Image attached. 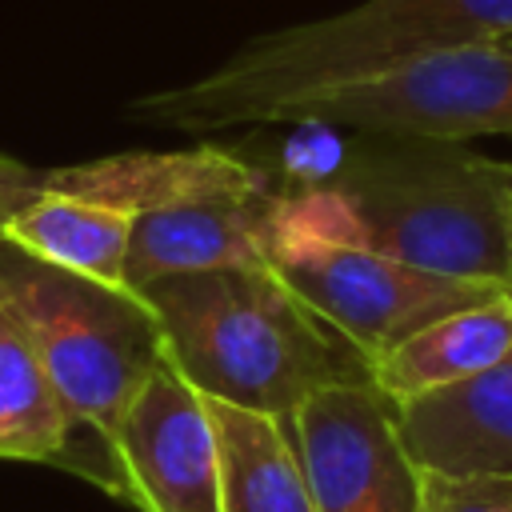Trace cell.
Masks as SVG:
<instances>
[{
    "mask_svg": "<svg viewBox=\"0 0 512 512\" xmlns=\"http://www.w3.org/2000/svg\"><path fill=\"white\" fill-rule=\"evenodd\" d=\"M44 188V168H32L16 156L0 152V228Z\"/></svg>",
    "mask_w": 512,
    "mask_h": 512,
    "instance_id": "cell-16",
    "label": "cell"
},
{
    "mask_svg": "<svg viewBox=\"0 0 512 512\" xmlns=\"http://www.w3.org/2000/svg\"><path fill=\"white\" fill-rule=\"evenodd\" d=\"M280 420L316 512H420L424 472L372 380L320 388Z\"/></svg>",
    "mask_w": 512,
    "mask_h": 512,
    "instance_id": "cell-8",
    "label": "cell"
},
{
    "mask_svg": "<svg viewBox=\"0 0 512 512\" xmlns=\"http://www.w3.org/2000/svg\"><path fill=\"white\" fill-rule=\"evenodd\" d=\"M0 236L44 264L100 280L108 288H128L124 260L132 240V212L108 200L56 188L48 180V168L44 188L0 228Z\"/></svg>",
    "mask_w": 512,
    "mask_h": 512,
    "instance_id": "cell-12",
    "label": "cell"
},
{
    "mask_svg": "<svg viewBox=\"0 0 512 512\" xmlns=\"http://www.w3.org/2000/svg\"><path fill=\"white\" fill-rule=\"evenodd\" d=\"M208 404L220 436V512H316L284 420Z\"/></svg>",
    "mask_w": 512,
    "mask_h": 512,
    "instance_id": "cell-14",
    "label": "cell"
},
{
    "mask_svg": "<svg viewBox=\"0 0 512 512\" xmlns=\"http://www.w3.org/2000/svg\"><path fill=\"white\" fill-rule=\"evenodd\" d=\"M48 180L132 212L124 260L132 292L176 272L268 264L272 216L284 196L260 168L212 144L48 168Z\"/></svg>",
    "mask_w": 512,
    "mask_h": 512,
    "instance_id": "cell-4",
    "label": "cell"
},
{
    "mask_svg": "<svg viewBox=\"0 0 512 512\" xmlns=\"http://www.w3.org/2000/svg\"><path fill=\"white\" fill-rule=\"evenodd\" d=\"M268 124L408 132L440 140L512 136V32L428 48L284 104Z\"/></svg>",
    "mask_w": 512,
    "mask_h": 512,
    "instance_id": "cell-7",
    "label": "cell"
},
{
    "mask_svg": "<svg viewBox=\"0 0 512 512\" xmlns=\"http://www.w3.org/2000/svg\"><path fill=\"white\" fill-rule=\"evenodd\" d=\"M356 232L424 272L512 292L504 168L468 140L352 132L320 180Z\"/></svg>",
    "mask_w": 512,
    "mask_h": 512,
    "instance_id": "cell-3",
    "label": "cell"
},
{
    "mask_svg": "<svg viewBox=\"0 0 512 512\" xmlns=\"http://www.w3.org/2000/svg\"><path fill=\"white\" fill-rule=\"evenodd\" d=\"M0 244H4V236H0Z\"/></svg>",
    "mask_w": 512,
    "mask_h": 512,
    "instance_id": "cell-18",
    "label": "cell"
},
{
    "mask_svg": "<svg viewBox=\"0 0 512 512\" xmlns=\"http://www.w3.org/2000/svg\"><path fill=\"white\" fill-rule=\"evenodd\" d=\"M0 460L56 464L92 480V456L76 432L24 312L0 284Z\"/></svg>",
    "mask_w": 512,
    "mask_h": 512,
    "instance_id": "cell-11",
    "label": "cell"
},
{
    "mask_svg": "<svg viewBox=\"0 0 512 512\" xmlns=\"http://www.w3.org/2000/svg\"><path fill=\"white\" fill-rule=\"evenodd\" d=\"M0 284L24 312L44 368L88 444L92 484L116 496L112 432L136 388L164 360L152 308L132 288L64 272L8 240L0 244Z\"/></svg>",
    "mask_w": 512,
    "mask_h": 512,
    "instance_id": "cell-5",
    "label": "cell"
},
{
    "mask_svg": "<svg viewBox=\"0 0 512 512\" xmlns=\"http://www.w3.org/2000/svg\"><path fill=\"white\" fill-rule=\"evenodd\" d=\"M512 32V0H360L240 44L192 84L140 96L136 120L176 132L268 124L284 104L404 56Z\"/></svg>",
    "mask_w": 512,
    "mask_h": 512,
    "instance_id": "cell-2",
    "label": "cell"
},
{
    "mask_svg": "<svg viewBox=\"0 0 512 512\" xmlns=\"http://www.w3.org/2000/svg\"><path fill=\"white\" fill-rule=\"evenodd\" d=\"M504 168V192H508V252H512V160H500Z\"/></svg>",
    "mask_w": 512,
    "mask_h": 512,
    "instance_id": "cell-17",
    "label": "cell"
},
{
    "mask_svg": "<svg viewBox=\"0 0 512 512\" xmlns=\"http://www.w3.org/2000/svg\"><path fill=\"white\" fill-rule=\"evenodd\" d=\"M268 268L320 320L356 344L368 364H376L416 328L464 304L508 292L436 276L372 248L348 220L344 204L320 184L296 192L284 188L272 216Z\"/></svg>",
    "mask_w": 512,
    "mask_h": 512,
    "instance_id": "cell-6",
    "label": "cell"
},
{
    "mask_svg": "<svg viewBox=\"0 0 512 512\" xmlns=\"http://www.w3.org/2000/svg\"><path fill=\"white\" fill-rule=\"evenodd\" d=\"M392 408L400 440L420 472L512 476V352Z\"/></svg>",
    "mask_w": 512,
    "mask_h": 512,
    "instance_id": "cell-10",
    "label": "cell"
},
{
    "mask_svg": "<svg viewBox=\"0 0 512 512\" xmlns=\"http://www.w3.org/2000/svg\"><path fill=\"white\" fill-rule=\"evenodd\" d=\"M164 360L208 400L288 416L312 392L372 380L368 356L320 320L268 264L148 280Z\"/></svg>",
    "mask_w": 512,
    "mask_h": 512,
    "instance_id": "cell-1",
    "label": "cell"
},
{
    "mask_svg": "<svg viewBox=\"0 0 512 512\" xmlns=\"http://www.w3.org/2000/svg\"><path fill=\"white\" fill-rule=\"evenodd\" d=\"M420 512H512V476L424 472Z\"/></svg>",
    "mask_w": 512,
    "mask_h": 512,
    "instance_id": "cell-15",
    "label": "cell"
},
{
    "mask_svg": "<svg viewBox=\"0 0 512 512\" xmlns=\"http://www.w3.org/2000/svg\"><path fill=\"white\" fill-rule=\"evenodd\" d=\"M116 500L136 512H220V436L212 404L168 360L128 400L112 432Z\"/></svg>",
    "mask_w": 512,
    "mask_h": 512,
    "instance_id": "cell-9",
    "label": "cell"
},
{
    "mask_svg": "<svg viewBox=\"0 0 512 512\" xmlns=\"http://www.w3.org/2000/svg\"><path fill=\"white\" fill-rule=\"evenodd\" d=\"M512 352V292L464 304L424 328H416L408 340L388 348L372 364V384L392 400H412L420 392L456 384L500 356Z\"/></svg>",
    "mask_w": 512,
    "mask_h": 512,
    "instance_id": "cell-13",
    "label": "cell"
}]
</instances>
